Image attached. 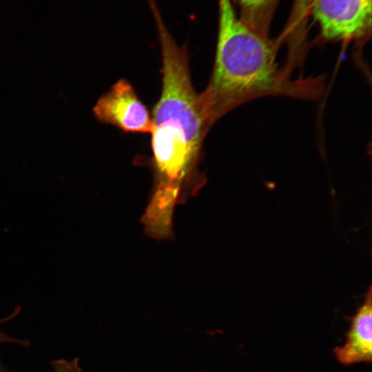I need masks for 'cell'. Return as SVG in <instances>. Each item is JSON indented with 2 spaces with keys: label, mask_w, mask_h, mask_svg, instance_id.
Returning a JSON list of instances; mask_svg holds the SVG:
<instances>
[{
  "label": "cell",
  "mask_w": 372,
  "mask_h": 372,
  "mask_svg": "<svg viewBox=\"0 0 372 372\" xmlns=\"http://www.w3.org/2000/svg\"><path fill=\"white\" fill-rule=\"evenodd\" d=\"M218 39L211 77L198 95L203 118L210 128L242 103L267 95L316 96L311 81H292L276 61V41L247 25L231 0H218Z\"/></svg>",
  "instance_id": "6da1fadb"
},
{
  "label": "cell",
  "mask_w": 372,
  "mask_h": 372,
  "mask_svg": "<svg viewBox=\"0 0 372 372\" xmlns=\"http://www.w3.org/2000/svg\"><path fill=\"white\" fill-rule=\"evenodd\" d=\"M162 54V90L152 115V126L185 136L200 155L209 127L190 77L185 45H179L167 29L155 0H148Z\"/></svg>",
  "instance_id": "7a4b0ae2"
},
{
  "label": "cell",
  "mask_w": 372,
  "mask_h": 372,
  "mask_svg": "<svg viewBox=\"0 0 372 372\" xmlns=\"http://www.w3.org/2000/svg\"><path fill=\"white\" fill-rule=\"evenodd\" d=\"M310 12L327 40H360L371 29V0H313Z\"/></svg>",
  "instance_id": "3957f363"
},
{
  "label": "cell",
  "mask_w": 372,
  "mask_h": 372,
  "mask_svg": "<svg viewBox=\"0 0 372 372\" xmlns=\"http://www.w3.org/2000/svg\"><path fill=\"white\" fill-rule=\"evenodd\" d=\"M96 118L133 133L150 132L152 118L132 85L125 79L118 81L94 107Z\"/></svg>",
  "instance_id": "277c9868"
},
{
  "label": "cell",
  "mask_w": 372,
  "mask_h": 372,
  "mask_svg": "<svg viewBox=\"0 0 372 372\" xmlns=\"http://www.w3.org/2000/svg\"><path fill=\"white\" fill-rule=\"evenodd\" d=\"M371 286L365 294L362 304L351 318L346 342L334 349L335 356L344 365L371 362L372 359Z\"/></svg>",
  "instance_id": "5b68a950"
},
{
  "label": "cell",
  "mask_w": 372,
  "mask_h": 372,
  "mask_svg": "<svg viewBox=\"0 0 372 372\" xmlns=\"http://www.w3.org/2000/svg\"><path fill=\"white\" fill-rule=\"evenodd\" d=\"M240 19L254 30L269 34L273 13L280 0H237Z\"/></svg>",
  "instance_id": "8992f818"
},
{
  "label": "cell",
  "mask_w": 372,
  "mask_h": 372,
  "mask_svg": "<svg viewBox=\"0 0 372 372\" xmlns=\"http://www.w3.org/2000/svg\"><path fill=\"white\" fill-rule=\"evenodd\" d=\"M313 0H294L289 17V32L300 33L306 21Z\"/></svg>",
  "instance_id": "52a82bcc"
},
{
  "label": "cell",
  "mask_w": 372,
  "mask_h": 372,
  "mask_svg": "<svg viewBox=\"0 0 372 372\" xmlns=\"http://www.w3.org/2000/svg\"><path fill=\"white\" fill-rule=\"evenodd\" d=\"M78 362L76 360H59L54 362V372H79Z\"/></svg>",
  "instance_id": "ba28073f"
}]
</instances>
